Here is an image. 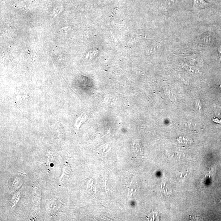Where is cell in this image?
I'll use <instances>...</instances> for the list:
<instances>
[{
  "label": "cell",
  "mask_w": 221,
  "mask_h": 221,
  "mask_svg": "<svg viewBox=\"0 0 221 221\" xmlns=\"http://www.w3.org/2000/svg\"><path fill=\"white\" fill-rule=\"evenodd\" d=\"M64 204L57 199H53L50 201L47 205V211L49 215H52L58 213Z\"/></svg>",
  "instance_id": "obj_1"
},
{
  "label": "cell",
  "mask_w": 221,
  "mask_h": 221,
  "mask_svg": "<svg viewBox=\"0 0 221 221\" xmlns=\"http://www.w3.org/2000/svg\"><path fill=\"white\" fill-rule=\"evenodd\" d=\"M209 4L204 0H193V8L194 11H201L209 7Z\"/></svg>",
  "instance_id": "obj_2"
},
{
  "label": "cell",
  "mask_w": 221,
  "mask_h": 221,
  "mask_svg": "<svg viewBox=\"0 0 221 221\" xmlns=\"http://www.w3.org/2000/svg\"><path fill=\"white\" fill-rule=\"evenodd\" d=\"M33 198V204L34 209H37V211L40 208V200H41V193L40 190H36L34 191Z\"/></svg>",
  "instance_id": "obj_3"
},
{
  "label": "cell",
  "mask_w": 221,
  "mask_h": 221,
  "mask_svg": "<svg viewBox=\"0 0 221 221\" xmlns=\"http://www.w3.org/2000/svg\"><path fill=\"white\" fill-rule=\"evenodd\" d=\"M21 176H16L14 179L11 184L12 190H16L19 189L22 185L23 179Z\"/></svg>",
  "instance_id": "obj_4"
},
{
  "label": "cell",
  "mask_w": 221,
  "mask_h": 221,
  "mask_svg": "<svg viewBox=\"0 0 221 221\" xmlns=\"http://www.w3.org/2000/svg\"><path fill=\"white\" fill-rule=\"evenodd\" d=\"M210 35L208 32L203 34L199 39V43L202 44L203 45H208L210 43Z\"/></svg>",
  "instance_id": "obj_5"
},
{
  "label": "cell",
  "mask_w": 221,
  "mask_h": 221,
  "mask_svg": "<svg viewBox=\"0 0 221 221\" xmlns=\"http://www.w3.org/2000/svg\"><path fill=\"white\" fill-rule=\"evenodd\" d=\"M182 66L185 70L190 74L197 75L200 74L199 70L194 66L187 64H183Z\"/></svg>",
  "instance_id": "obj_6"
},
{
  "label": "cell",
  "mask_w": 221,
  "mask_h": 221,
  "mask_svg": "<svg viewBox=\"0 0 221 221\" xmlns=\"http://www.w3.org/2000/svg\"><path fill=\"white\" fill-rule=\"evenodd\" d=\"M88 119V116L85 114H83L79 116L76 121L74 126L77 129H79L83 123Z\"/></svg>",
  "instance_id": "obj_7"
},
{
  "label": "cell",
  "mask_w": 221,
  "mask_h": 221,
  "mask_svg": "<svg viewBox=\"0 0 221 221\" xmlns=\"http://www.w3.org/2000/svg\"><path fill=\"white\" fill-rule=\"evenodd\" d=\"M176 140L179 143L183 144L184 145H190L192 142L191 139L190 138H185L184 137H178Z\"/></svg>",
  "instance_id": "obj_8"
},
{
  "label": "cell",
  "mask_w": 221,
  "mask_h": 221,
  "mask_svg": "<svg viewBox=\"0 0 221 221\" xmlns=\"http://www.w3.org/2000/svg\"><path fill=\"white\" fill-rule=\"evenodd\" d=\"M197 107H198V108H199V110L202 111V104L201 103L200 100H199V98H198L197 100Z\"/></svg>",
  "instance_id": "obj_9"
},
{
  "label": "cell",
  "mask_w": 221,
  "mask_h": 221,
  "mask_svg": "<svg viewBox=\"0 0 221 221\" xmlns=\"http://www.w3.org/2000/svg\"><path fill=\"white\" fill-rule=\"evenodd\" d=\"M70 27H64L63 28H62L60 30V32L61 33H65L67 32L69 30Z\"/></svg>",
  "instance_id": "obj_10"
},
{
  "label": "cell",
  "mask_w": 221,
  "mask_h": 221,
  "mask_svg": "<svg viewBox=\"0 0 221 221\" xmlns=\"http://www.w3.org/2000/svg\"><path fill=\"white\" fill-rule=\"evenodd\" d=\"M215 112V113H216L217 115L221 117V108H216Z\"/></svg>",
  "instance_id": "obj_11"
},
{
  "label": "cell",
  "mask_w": 221,
  "mask_h": 221,
  "mask_svg": "<svg viewBox=\"0 0 221 221\" xmlns=\"http://www.w3.org/2000/svg\"><path fill=\"white\" fill-rule=\"evenodd\" d=\"M218 52H219V54L220 55V60H221V45L218 48Z\"/></svg>",
  "instance_id": "obj_12"
}]
</instances>
